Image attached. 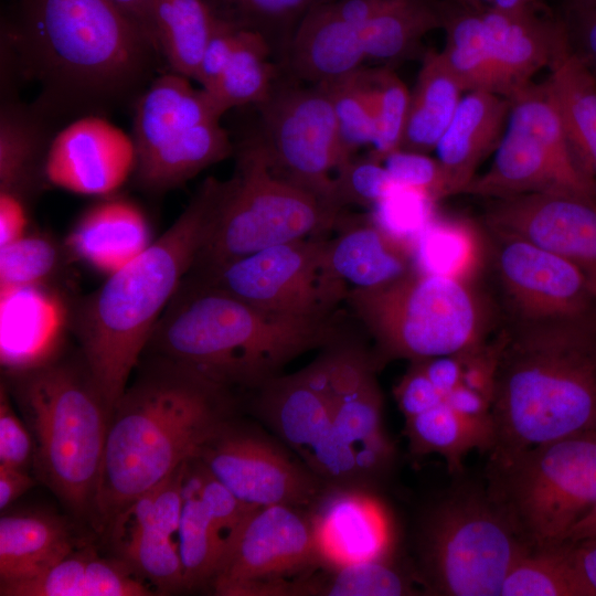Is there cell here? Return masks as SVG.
Segmentation results:
<instances>
[{"mask_svg": "<svg viewBox=\"0 0 596 596\" xmlns=\"http://www.w3.org/2000/svg\"><path fill=\"white\" fill-rule=\"evenodd\" d=\"M68 524L42 511L2 513L0 518V584L34 577L75 550Z\"/></svg>", "mask_w": 596, "mask_h": 596, "instance_id": "29", "label": "cell"}, {"mask_svg": "<svg viewBox=\"0 0 596 596\" xmlns=\"http://www.w3.org/2000/svg\"><path fill=\"white\" fill-rule=\"evenodd\" d=\"M490 462L596 430V302L558 318L503 322Z\"/></svg>", "mask_w": 596, "mask_h": 596, "instance_id": "2", "label": "cell"}, {"mask_svg": "<svg viewBox=\"0 0 596 596\" xmlns=\"http://www.w3.org/2000/svg\"><path fill=\"white\" fill-rule=\"evenodd\" d=\"M501 350L500 332L475 350L462 355L461 384L492 402Z\"/></svg>", "mask_w": 596, "mask_h": 596, "instance_id": "52", "label": "cell"}, {"mask_svg": "<svg viewBox=\"0 0 596 596\" xmlns=\"http://www.w3.org/2000/svg\"><path fill=\"white\" fill-rule=\"evenodd\" d=\"M549 70L545 83L575 158L596 192V76L572 50L567 35Z\"/></svg>", "mask_w": 596, "mask_h": 596, "instance_id": "30", "label": "cell"}, {"mask_svg": "<svg viewBox=\"0 0 596 596\" xmlns=\"http://www.w3.org/2000/svg\"><path fill=\"white\" fill-rule=\"evenodd\" d=\"M381 162L400 187L414 190L432 202L449 196L443 168L436 158L397 149Z\"/></svg>", "mask_w": 596, "mask_h": 596, "instance_id": "50", "label": "cell"}, {"mask_svg": "<svg viewBox=\"0 0 596 596\" xmlns=\"http://www.w3.org/2000/svg\"><path fill=\"white\" fill-rule=\"evenodd\" d=\"M510 99L486 92H467L436 146L448 195L462 193L479 164L494 151L503 136Z\"/></svg>", "mask_w": 596, "mask_h": 596, "instance_id": "24", "label": "cell"}, {"mask_svg": "<svg viewBox=\"0 0 596 596\" xmlns=\"http://www.w3.org/2000/svg\"><path fill=\"white\" fill-rule=\"evenodd\" d=\"M219 182L205 179L160 237L72 308L71 327L79 351L111 412L157 321L196 260Z\"/></svg>", "mask_w": 596, "mask_h": 596, "instance_id": "3", "label": "cell"}, {"mask_svg": "<svg viewBox=\"0 0 596 596\" xmlns=\"http://www.w3.org/2000/svg\"><path fill=\"white\" fill-rule=\"evenodd\" d=\"M343 340L334 315L265 311L185 276L145 352L192 368L231 391L258 390L299 355Z\"/></svg>", "mask_w": 596, "mask_h": 596, "instance_id": "4", "label": "cell"}, {"mask_svg": "<svg viewBox=\"0 0 596 596\" xmlns=\"http://www.w3.org/2000/svg\"><path fill=\"white\" fill-rule=\"evenodd\" d=\"M509 99V118L493 161L462 193L490 200L568 191L596 199L546 83H530Z\"/></svg>", "mask_w": 596, "mask_h": 596, "instance_id": "12", "label": "cell"}, {"mask_svg": "<svg viewBox=\"0 0 596 596\" xmlns=\"http://www.w3.org/2000/svg\"><path fill=\"white\" fill-rule=\"evenodd\" d=\"M258 107L257 139L273 168L339 212L333 205V181L344 161L327 88L321 84L274 87Z\"/></svg>", "mask_w": 596, "mask_h": 596, "instance_id": "14", "label": "cell"}, {"mask_svg": "<svg viewBox=\"0 0 596 596\" xmlns=\"http://www.w3.org/2000/svg\"><path fill=\"white\" fill-rule=\"evenodd\" d=\"M488 233L489 268L504 322L570 316L596 302V291L568 260L528 241Z\"/></svg>", "mask_w": 596, "mask_h": 596, "instance_id": "18", "label": "cell"}, {"mask_svg": "<svg viewBox=\"0 0 596 596\" xmlns=\"http://www.w3.org/2000/svg\"><path fill=\"white\" fill-rule=\"evenodd\" d=\"M262 418L327 485H363L355 458L338 435L326 395L300 372L279 375L258 390Z\"/></svg>", "mask_w": 596, "mask_h": 596, "instance_id": "20", "label": "cell"}, {"mask_svg": "<svg viewBox=\"0 0 596 596\" xmlns=\"http://www.w3.org/2000/svg\"><path fill=\"white\" fill-rule=\"evenodd\" d=\"M445 401L467 422L492 432L494 438L491 403L488 400L467 386L459 384L445 395Z\"/></svg>", "mask_w": 596, "mask_h": 596, "instance_id": "56", "label": "cell"}, {"mask_svg": "<svg viewBox=\"0 0 596 596\" xmlns=\"http://www.w3.org/2000/svg\"><path fill=\"white\" fill-rule=\"evenodd\" d=\"M153 590L123 558L89 547L73 550L43 573L0 584L1 596H149Z\"/></svg>", "mask_w": 596, "mask_h": 596, "instance_id": "26", "label": "cell"}, {"mask_svg": "<svg viewBox=\"0 0 596 596\" xmlns=\"http://www.w3.org/2000/svg\"><path fill=\"white\" fill-rule=\"evenodd\" d=\"M454 1L459 2L464 6L477 9V10L489 9L491 4V0H454Z\"/></svg>", "mask_w": 596, "mask_h": 596, "instance_id": "63", "label": "cell"}, {"mask_svg": "<svg viewBox=\"0 0 596 596\" xmlns=\"http://www.w3.org/2000/svg\"><path fill=\"white\" fill-rule=\"evenodd\" d=\"M215 15L262 34L269 44L288 47L306 13L323 0H206Z\"/></svg>", "mask_w": 596, "mask_h": 596, "instance_id": "43", "label": "cell"}, {"mask_svg": "<svg viewBox=\"0 0 596 596\" xmlns=\"http://www.w3.org/2000/svg\"><path fill=\"white\" fill-rule=\"evenodd\" d=\"M572 546L578 574L590 595L596 596V538L572 543Z\"/></svg>", "mask_w": 596, "mask_h": 596, "instance_id": "60", "label": "cell"}, {"mask_svg": "<svg viewBox=\"0 0 596 596\" xmlns=\"http://www.w3.org/2000/svg\"><path fill=\"white\" fill-rule=\"evenodd\" d=\"M307 510L316 568L392 560L396 539L393 517L368 486L328 485Z\"/></svg>", "mask_w": 596, "mask_h": 596, "instance_id": "21", "label": "cell"}, {"mask_svg": "<svg viewBox=\"0 0 596 596\" xmlns=\"http://www.w3.org/2000/svg\"><path fill=\"white\" fill-rule=\"evenodd\" d=\"M2 382L32 435L38 477L92 523L111 411L81 351L55 349Z\"/></svg>", "mask_w": 596, "mask_h": 596, "instance_id": "6", "label": "cell"}, {"mask_svg": "<svg viewBox=\"0 0 596 596\" xmlns=\"http://www.w3.org/2000/svg\"><path fill=\"white\" fill-rule=\"evenodd\" d=\"M191 465L200 499L226 547L231 538L258 507L249 505L238 499L196 457L191 458Z\"/></svg>", "mask_w": 596, "mask_h": 596, "instance_id": "48", "label": "cell"}, {"mask_svg": "<svg viewBox=\"0 0 596 596\" xmlns=\"http://www.w3.org/2000/svg\"><path fill=\"white\" fill-rule=\"evenodd\" d=\"M398 188L381 161L351 158L336 173L333 205L338 211L347 204L375 207Z\"/></svg>", "mask_w": 596, "mask_h": 596, "instance_id": "47", "label": "cell"}, {"mask_svg": "<svg viewBox=\"0 0 596 596\" xmlns=\"http://www.w3.org/2000/svg\"><path fill=\"white\" fill-rule=\"evenodd\" d=\"M425 195L400 187L390 198L375 206V223L393 238L413 248L423 228L433 219Z\"/></svg>", "mask_w": 596, "mask_h": 596, "instance_id": "49", "label": "cell"}, {"mask_svg": "<svg viewBox=\"0 0 596 596\" xmlns=\"http://www.w3.org/2000/svg\"><path fill=\"white\" fill-rule=\"evenodd\" d=\"M217 20L206 0L153 1L156 44L172 72L195 81Z\"/></svg>", "mask_w": 596, "mask_h": 596, "instance_id": "34", "label": "cell"}, {"mask_svg": "<svg viewBox=\"0 0 596 596\" xmlns=\"http://www.w3.org/2000/svg\"><path fill=\"white\" fill-rule=\"evenodd\" d=\"M315 568L308 510L265 505L231 538L210 583L219 595H283L289 576Z\"/></svg>", "mask_w": 596, "mask_h": 596, "instance_id": "15", "label": "cell"}, {"mask_svg": "<svg viewBox=\"0 0 596 596\" xmlns=\"http://www.w3.org/2000/svg\"><path fill=\"white\" fill-rule=\"evenodd\" d=\"M221 117L207 93L190 78L172 71L156 77L135 110L137 183L162 193L227 158L233 147Z\"/></svg>", "mask_w": 596, "mask_h": 596, "instance_id": "11", "label": "cell"}, {"mask_svg": "<svg viewBox=\"0 0 596 596\" xmlns=\"http://www.w3.org/2000/svg\"><path fill=\"white\" fill-rule=\"evenodd\" d=\"M372 353L344 340L300 374L327 397L333 426L352 451L362 483L368 486L392 468L395 448L383 426V400Z\"/></svg>", "mask_w": 596, "mask_h": 596, "instance_id": "16", "label": "cell"}, {"mask_svg": "<svg viewBox=\"0 0 596 596\" xmlns=\"http://www.w3.org/2000/svg\"><path fill=\"white\" fill-rule=\"evenodd\" d=\"M51 139L40 115L6 104L0 117V207L26 214L46 181L45 159Z\"/></svg>", "mask_w": 596, "mask_h": 596, "instance_id": "28", "label": "cell"}, {"mask_svg": "<svg viewBox=\"0 0 596 596\" xmlns=\"http://www.w3.org/2000/svg\"><path fill=\"white\" fill-rule=\"evenodd\" d=\"M485 227V226H483ZM486 230L466 219L433 217L413 246L414 267L423 273L476 284L489 267Z\"/></svg>", "mask_w": 596, "mask_h": 596, "instance_id": "32", "label": "cell"}, {"mask_svg": "<svg viewBox=\"0 0 596 596\" xmlns=\"http://www.w3.org/2000/svg\"><path fill=\"white\" fill-rule=\"evenodd\" d=\"M570 45L596 76V1L566 8Z\"/></svg>", "mask_w": 596, "mask_h": 596, "instance_id": "55", "label": "cell"}, {"mask_svg": "<svg viewBox=\"0 0 596 596\" xmlns=\"http://www.w3.org/2000/svg\"><path fill=\"white\" fill-rule=\"evenodd\" d=\"M372 92L375 138L372 145L374 159L400 149L409 105L407 87L390 70H365Z\"/></svg>", "mask_w": 596, "mask_h": 596, "instance_id": "46", "label": "cell"}, {"mask_svg": "<svg viewBox=\"0 0 596 596\" xmlns=\"http://www.w3.org/2000/svg\"><path fill=\"white\" fill-rule=\"evenodd\" d=\"M464 88L440 52L425 53L413 92L400 149L429 153L449 126Z\"/></svg>", "mask_w": 596, "mask_h": 596, "instance_id": "33", "label": "cell"}, {"mask_svg": "<svg viewBox=\"0 0 596 596\" xmlns=\"http://www.w3.org/2000/svg\"><path fill=\"white\" fill-rule=\"evenodd\" d=\"M321 236L267 247L203 275H187L265 311L324 318L349 289L332 270Z\"/></svg>", "mask_w": 596, "mask_h": 596, "instance_id": "13", "label": "cell"}, {"mask_svg": "<svg viewBox=\"0 0 596 596\" xmlns=\"http://www.w3.org/2000/svg\"><path fill=\"white\" fill-rule=\"evenodd\" d=\"M10 394L1 382L0 387V466L28 470L33 466L34 443L32 435L12 407Z\"/></svg>", "mask_w": 596, "mask_h": 596, "instance_id": "51", "label": "cell"}, {"mask_svg": "<svg viewBox=\"0 0 596 596\" xmlns=\"http://www.w3.org/2000/svg\"><path fill=\"white\" fill-rule=\"evenodd\" d=\"M240 28L217 20L204 47L195 81L204 91L211 89L224 72L237 42Z\"/></svg>", "mask_w": 596, "mask_h": 596, "instance_id": "53", "label": "cell"}, {"mask_svg": "<svg viewBox=\"0 0 596 596\" xmlns=\"http://www.w3.org/2000/svg\"><path fill=\"white\" fill-rule=\"evenodd\" d=\"M416 362L444 396L461 384V354L435 356Z\"/></svg>", "mask_w": 596, "mask_h": 596, "instance_id": "57", "label": "cell"}, {"mask_svg": "<svg viewBox=\"0 0 596 596\" xmlns=\"http://www.w3.org/2000/svg\"><path fill=\"white\" fill-rule=\"evenodd\" d=\"M445 46L440 55L465 92L498 94L494 66L480 10L441 3ZM500 95V94H499Z\"/></svg>", "mask_w": 596, "mask_h": 596, "instance_id": "35", "label": "cell"}, {"mask_svg": "<svg viewBox=\"0 0 596 596\" xmlns=\"http://www.w3.org/2000/svg\"><path fill=\"white\" fill-rule=\"evenodd\" d=\"M141 355L111 412L92 525L114 520L231 418L232 391L163 356Z\"/></svg>", "mask_w": 596, "mask_h": 596, "instance_id": "1", "label": "cell"}, {"mask_svg": "<svg viewBox=\"0 0 596 596\" xmlns=\"http://www.w3.org/2000/svg\"><path fill=\"white\" fill-rule=\"evenodd\" d=\"M288 60L294 74L312 85L345 77L366 61L361 29L340 19L323 0L296 28Z\"/></svg>", "mask_w": 596, "mask_h": 596, "instance_id": "25", "label": "cell"}, {"mask_svg": "<svg viewBox=\"0 0 596 596\" xmlns=\"http://www.w3.org/2000/svg\"><path fill=\"white\" fill-rule=\"evenodd\" d=\"M110 1L129 21H131L145 35H147V38L157 47L152 21V9L155 0Z\"/></svg>", "mask_w": 596, "mask_h": 596, "instance_id": "59", "label": "cell"}, {"mask_svg": "<svg viewBox=\"0 0 596 596\" xmlns=\"http://www.w3.org/2000/svg\"><path fill=\"white\" fill-rule=\"evenodd\" d=\"M269 42L259 33L241 29L234 52L215 85L205 91L223 115L233 107L265 102L274 89L275 67Z\"/></svg>", "mask_w": 596, "mask_h": 596, "instance_id": "36", "label": "cell"}, {"mask_svg": "<svg viewBox=\"0 0 596 596\" xmlns=\"http://www.w3.org/2000/svg\"><path fill=\"white\" fill-rule=\"evenodd\" d=\"M501 596H592L576 568L570 542L529 549L509 571Z\"/></svg>", "mask_w": 596, "mask_h": 596, "instance_id": "40", "label": "cell"}, {"mask_svg": "<svg viewBox=\"0 0 596 596\" xmlns=\"http://www.w3.org/2000/svg\"><path fill=\"white\" fill-rule=\"evenodd\" d=\"M33 486L28 470L0 466V510L3 512Z\"/></svg>", "mask_w": 596, "mask_h": 596, "instance_id": "58", "label": "cell"}, {"mask_svg": "<svg viewBox=\"0 0 596 596\" xmlns=\"http://www.w3.org/2000/svg\"><path fill=\"white\" fill-rule=\"evenodd\" d=\"M120 558L161 592L185 588L178 540L152 526L142 528L117 544Z\"/></svg>", "mask_w": 596, "mask_h": 596, "instance_id": "45", "label": "cell"}, {"mask_svg": "<svg viewBox=\"0 0 596 596\" xmlns=\"http://www.w3.org/2000/svg\"><path fill=\"white\" fill-rule=\"evenodd\" d=\"M150 243L142 212L128 200L111 198L88 209L65 244L73 257L110 274Z\"/></svg>", "mask_w": 596, "mask_h": 596, "instance_id": "27", "label": "cell"}, {"mask_svg": "<svg viewBox=\"0 0 596 596\" xmlns=\"http://www.w3.org/2000/svg\"><path fill=\"white\" fill-rule=\"evenodd\" d=\"M195 457L238 499L254 507L308 509L328 486L279 445L234 425L231 418L204 440Z\"/></svg>", "mask_w": 596, "mask_h": 596, "instance_id": "17", "label": "cell"}, {"mask_svg": "<svg viewBox=\"0 0 596 596\" xmlns=\"http://www.w3.org/2000/svg\"><path fill=\"white\" fill-rule=\"evenodd\" d=\"M339 216L313 192L279 174L258 139L220 180L209 230L188 275H203L275 245L319 236Z\"/></svg>", "mask_w": 596, "mask_h": 596, "instance_id": "8", "label": "cell"}, {"mask_svg": "<svg viewBox=\"0 0 596 596\" xmlns=\"http://www.w3.org/2000/svg\"><path fill=\"white\" fill-rule=\"evenodd\" d=\"M566 8L594 2L596 0H563Z\"/></svg>", "mask_w": 596, "mask_h": 596, "instance_id": "64", "label": "cell"}, {"mask_svg": "<svg viewBox=\"0 0 596 596\" xmlns=\"http://www.w3.org/2000/svg\"><path fill=\"white\" fill-rule=\"evenodd\" d=\"M483 226L518 237L575 265L596 291V199L547 191L487 200Z\"/></svg>", "mask_w": 596, "mask_h": 596, "instance_id": "19", "label": "cell"}, {"mask_svg": "<svg viewBox=\"0 0 596 596\" xmlns=\"http://www.w3.org/2000/svg\"><path fill=\"white\" fill-rule=\"evenodd\" d=\"M9 38L45 106L94 107L138 91L161 55L110 0H21Z\"/></svg>", "mask_w": 596, "mask_h": 596, "instance_id": "5", "label": "cell"}, {"mask_svg": "<svg viewBox=\"0 0 596 596\" xmlns=\"http://www.w3.org/2000/svg\"><path fill=\"white\" fill-rule=\"evenodd\" d=\"M345 301L374 341L377 368L468 353L489 340L497 319L478 285L415 267L380 287L350 288Z\"/></svg>", "mask_w": 596, "mask_h": 596, "instance_id": "7", "label": "cell"}, {"mask_svg": "<svg viewBox=\"0 0 596 596\" xmlns=\"http://www.w3.org/2000/svg\"><path fill=\"white\" fill-rule=\"evenodd\" d=\"M323 85L330 96L338 126L344 163L375 138V116L372 92L365 70ZM343 163V164H344Z\"/></svg>", "mask_w": 596, "mask_h": 596, "instance_id": "44", "label": "cell"}, {"mask_svg": "<svg viewBox=\"0 0 596 596\" xmlns=\"http://www.w3.org/2000/svg\"><path fill=\"white\" fill-rule=\"evenodd\" d=\"M329 263L352 288H375L414 268L413 248L393 238L375 222L359 223L329 240Z\"/></svg>", "mask_w": 596, "mask_h": 596, "instance_id": "31", "label": "cell"}, {"mask_svg": "<svg viewBox=\"0 0 596 596\" xmlns=\"http://www.w3.org/2000/svg\"><path fill=\"white\" fill-rule=\"evenodd\" d=\"M132 137L107 119L78 118L51 139L45 159L47 183L88 195L115 192L134 173Z\"/></svg>", "mask_w": 596, "mask_h": 596, "instance_id": "22", "label": "cell"}, {"mask_svg": "<svg viewBox=\"0 0 596 596\" xmlns=\"http://www.w3.org/2000/svg\"><path fill=\"white\" fill-rule=\"evenodd\" d=\"M490 464L488 492L530 549L564 543L571 529L596 505V430Z\"/></svg>", "mask_w": 596, "mask_h": 596, "instance_id": "10", "label": "cell"}, {"mask_svg": "<svg viewBox=\"0 0 596 596\" xmlns=\"http://www.w3.org/2000/svg\"><path fill=\"white\" fill-rule=\"evenodd\" d=\"M529 549L488 491L459 487L423 521L421 579L436 595L501 596L509 571Z\"/></svg>", "mask_w": 596, "mask_h": 596, "instance_id": "9", "label": "cell"}, {"mask_svg": "<svg viewBox=\"0 0 596 596\" xmlns=\"http://www.w3.org/2000/svg\"><path fill=\"white\" fill-rule=\"evenodd\" d=\"M541 8V0H491L489 9L508 13L536 10Z\"/></svg>", "mask_w": 596, "mask_h": 596, "instance_id": "62", "label": "cell"}, {"mask_svg": "<svg viewBox=\"0 0 596 596\" xmlns=\"http://www.w3.org/2000/svg\"><path fill=\"white\" fill-rule=\"evenodd\" d=\"M405 435L413 454L440 455L451 472H459L471 449L490 450L492 432L459 416L445 401L405 419Z\"/></svg>", "mask_w": 596, "mask_h": 596, "instance_id": "38", "label": "cell"}, {"mask_svg": "<svg viewBox=\"0 0 596 596\" xmlns=\"http://www.w3.org/2000/svg\"><path fill=\"white\" fill-rule=\"evenodd\" d=\"M185 589L210 583L225 550V542L214 528L198 492V482L187 461L183 479V504L178 533Z\"/></svg>", "mask_w": 596, "mask_h": 596, "instance_id": "39", "label": "cell"}, {"mask_svg": "<svg viewBox=\"0 0 596 596\" xmlns=\"http://www.w3.org/2000/svg\"><path fill=\"white\" fill-rule=\"evenodd\" d=\"M593 538H596V505L571 529L565 542L575 543Z\"/></svg>", "mask_w": 596, "mask_h": 596, "instance_id": "61", "label": "cell"}, {"mask_svg": "<svg viewBox=\"0 0 596 596\" xmlns=\"http://www.w3.org/2000/svg\"><path fill=\"white\" fill-rule=\"evenodd\" d=\"M438 28H443L441 3L397 0L360 28L366 60H401L416 47L424 35Z\"/></svg>", "mask_w": 596, "mask_h": 596, "instance_id": "37", "label": "cell"}, {"mask_svg": "<svg viewBox=\"0 0 596 596\" xmlns=\"http://www.w3.org/2000/svg\"><path fill=\"white\" fill-rule=\"evenodd\" d=\"M67 248L44 235H20L0 246L1 292L32 289L47 284L64 270Z\"/></svg>", "mask_w": 596, "mask_h": 596, "instance_id": "42", "label": "cell"}, {"mask_svg": "<svg viewBox=\"0 0 596 596\" xmlns=\"http://www.w3.org/2000/svg\"><path fill=\"white\" fill-rule=\"evenodd\" d=\"M394 396L405 419L440 404L445 398L416 361L395 386Z\"/></svg>", "mask_w": 596, "mask_h": 596, "instance_id": "54", "label": "cell"}, {"mask_svg": "<svg viewBox=\"0 0 596 596\" xmlns=\"http://www.w3.org/2000/svg\"><path fill=\"white\" fill-rule=\"evenodd\" d=\"M411 582L390 561H376L320 574L302 575L288 586V595L400 596L413 594Z\"/></svg>", "mask_w": 596, "mask_h": 596, "instance_id": "41", "label": "cell"}, {"mask_svg": "<svg viewBox=\"0 0 596 596\" xmlns=\"http://www.w3.org/2000/svg\"><path fill=\"white\" fill-rule=\"evenodd\" d=\"M494 66L498 94L510 97L550 67L567 33L563 20L541 12L480 10Z\"/></svg>", "mask_w": 596, "mask_h": 596, "instance_id": "23", "label": "cell"}]
</instances>
